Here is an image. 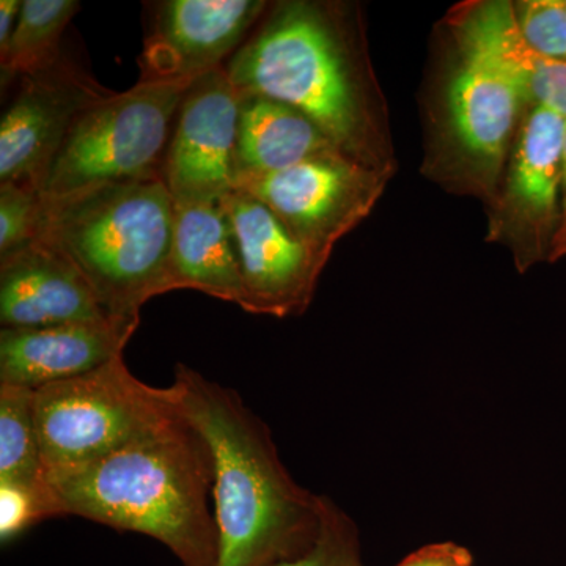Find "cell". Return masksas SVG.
<instances>
[{
    "label": "cell",
    "mask_w": 566,
    "mask_h": 566,
    "mask_svg": "<svg viewBox=\"0 0 566 566\" xmlns=\"http://www.w3.org/2000/svg\"><path fill=\"white\" fill-rule=\"evenodd\" d=\"M44 482L59 516L150 536L181 566H218L214 461L180 400L125 444Z\"/></svg>",
    "instance_id": "cell-1"
},
{
    "label": "cell",
    "mask_w": 566,
    "mask_h": 566,
    "mask_svg": "<svg viewBox=\"0 0 566 566\" xmlns=\"http://www.w3.org/2000/svg\"><path fill=\"white\" fill-rule=\"evenodd\" d=\"M172 386L211 447L218 566H271L314 545L324 497L290 475L263 420L233 389L186 365Z\"/></svg>",
    "instance_id": "cell-2"
},
{
    "label": "cell",
    "mask_w": 566,
    "mask_h": 566,
    "mask_svg": "<svg viewBox=\"0 0 566 566\" xmlns=\"http://www.w3.org/2000/svg\"><path fill=\"white\" fill-rule=\"evenodd\" d=\"M175 202L163 175L44 199L36 240L69 260L104 311L140 323V308L170 292Z\"/></svg>",
    "instance_id": "cell-3"
},
{
    "label": "cell",
    "mask_w": 566,
    "mask_h": 566,
    "mask_svg": "<svg viewBox=\"0 0 566 566\" xmlns=\"http://www.w3.org/2000/svg\"><path fill=\"white\" fill-rule=\"evenodd\" d=\"M223 70L238 92L303 112L349 158L374 166L359 70L333 7L275 3Z\"/></svg>",
    "instance_id": "cell-4"
},
{
    "label": "cell",
    "mask_w": 566,
    "mask_h": 566,
    "mask_svg": "<svg viewBox=\"0 0 566 566\" xmlns=\"http://www.w3.org/2000/svg\"><path fill=\"white\" fill-rule=\"evenodd\" d=\"M193 81H139L82 112L41 178V197L163 175L170 129Z\"/></svg>",
    "instance_id": "cell-5"
},
{
    "label": "cell",
    "mask_w": 566,
    "mask_h": 566,
    "mask_svg": "<svg viewBox=\"0 0 566 566\" xmlns=\"http://www.w3.org/2000/svg\"><path fill=\"white\" fill-rule=\"evenodd\" d=\"M177 405L174 386L145 385L123 356L33 390L44 476L98 460Z\"/></svg>",
    "instance_id": "cell-6"
},
{
    "label": "cell",
    "mask_w": 566,
    "mask_h": 566,
    "mask_svg": "<svg viewBox=\"0 0 566 566\" xmlns=\"http://www.w3.org/2000/svg\"><path fill=\"white\" fill-rule=\"evenodd\" d=\"M566 117L534 106L521 122L488 241L506 245L520 273L549 262L562 223Z\"/></svg>",
    "instance_id": "cell-7"
},
{
    "label": "cell",
    "mask_w": 566,
    "mask_h": 566,
    "mask_svg": "<svg viewBox=\"0 0 566 566\" xmlns=\"http://www.w3.org/2000/svg\"><path fill=\"white\" fill-rule=\"evenodd\" d=\"M385 182L370 164L334 155L237 178L234 189L266 205L294 237L329 260L337 241L374 210Z\"/></svg>",
    "instance_id": "cell-8"
},
{
    "label": "cell",
    "mask_w": 566,
    "mask_h": 566,
    "mask_svg": "<svg viewBox=\"0 0 566 566\" xmlns=\"http://www.w3.org/2000/svg\"><path fill=\"white\" fill-rule=\"evenodd\" d=\"M222 207L243 281L244 312L275 318L304 314L327 260L255 197L233 189Z\"/></svg>",
    "instance_id": "cell-9"
},
{
    "label": "cell",
    "mask_w": 566,
    "mask_h": 566,
    "mask_svg": "<svg viewBox=\"0 0 566 566\" xmlns=\"http://www.w3.org/2000/svg\"><path fill=\"white\" fill-rule=\"evenodd\" d=\"M240 93L223 66L189 85L163 163L175 203L214 202L234 189Z\"/></svg>",
    "instance_id": "cell-10"
},
{
    "label": "cell",
    "mask_w": 566,
    "mask_h": 566,
    "mask_svg": "<svg viewBox=\"0 0 566 566\" xmlns=\"http://www.w3.org/2000/svg\"><path fill=\"white\" fill-rule=\"evenodd\" d=\"M20 82L0 122V185L24 182L39 189L82 112L112 92L65 55L50 69Z\"/></svg>",
    "instance_id": "cell-11"
},
{
    "label": "cell",
    "mask_w": 566,
    "mask_h": 566,
    "mask_svg": "<svg viewBox=\"0 0 566 566\" xmlns=\"http://www.w3.org/2000/svg\"><path fill=\"white\" fill-rule=\"evenodd\" d=\"M460 48L447 88V126L461 166L474 185L494 196L497 178L520 129L523 93L479 52Z\"/></svg>",
    "instance_id": "cell-12"
},
{
    "label": "cell",
    "mask_w": 566,
    "mask_h": 566,
    "mask_svg": "<svg viewBox=\"0 0 566 566\" xmlns=\"http://www.w3.org/2000/svg\"><path fill=\"white\" fill-rule=\"evenodd\" d=\"M268 6L263 0L159 2L140 55V81L197 80L221 69Z\"/></svg>",
    "instance_id": "cell-13"
},
{
    "label": "cell",
    "mask_w": 566,
    "mask_h": 566,
    "mask_svg": "<svg viewBox=\"0 0 566 566\" xmlns=\"http://www.w3.org/2000/svg\"><path fill=\"white\" fill-rule=\"evenodd\" d=\"M107 319L114 318L80 271L41 241L0 256L2 329Z\"/></svg>",
    "instance_id": "cell-14"
},
{
    "label": "cell",
    "mask_w": 566,
    "mask_h": 566,
    "mask_svg": "<svg viewBox=\"0 0 566 566\" xmlns=\"http://www.w3.org/2000/svg\"><path fill=\"white\" fill-rule=\"evenodd\" d=\"M137 324L70 323L0 333V385L36 390L91 374L123 356Z\"/></svg>",
    "instance_id": "cell-15"
},
{
    "label": "cell",
    "mask_w": 566,
    "mask_h": 566,
    "mask_svg": "<svg viewBox=\"0 0 566 566\" xmlns=\"http://www.w3.org/2000/svg\"><path fill=\"white\" fill-rule=\"evenodd\" d=\"M458 44L479 52L504 71L527 104L566 117V63L535 51L516 24L513 3L474 2L453 18Z\"/></svg>",
    "instance_id": "cell-16"
},
{
    "label": "cell",
    "mask_w": 566,
    "mask_h": 566,
    "mask_svg": "<svg viewBox=\"0 0 566 566\" xmlns=\"http://www.w3.org/2000/svg\"><path fill=\"white\" fill-rule=\"evenodd\" d=\"M334 155L346 153L303 112L266 96L240 93L234 180Z\"/></svg>",
    "instance_id": "cell-17"
},
{
    "label": "cell",
    "mask_w": 566,
    "mask_h": 566,
    "mask_svg": "<svg viewBox=\"0 0 566 566\" xmlns=\"http://www.w3.org/2000/svg\"><path fill=\"white\" fill-rule=\"evenodd\" d=\"M174 290H197L244 311V286L222 199L175 203L170 292Z\"/></svg>",
    "instance_id": "cell-18"
},
{
    "label": "cell",
    "mask_w": 566,
    "mask_h": 566,
    "mask_svg": "<svg viewBox=\"0 0 566 566\" xmlns=\"http://www.w3.org/2000/svg\"><path fill=\"white\" fill-rule=\"evenodd\" d=\"M80 10L76 0H22L17 29L9 48L0 54L2 84L40 73L61 61L63 32Z\"/></svg>",
    "instance_id": "cell-19"
},
{
    "label": "cell",
    "mask_w": 566,
    "mask_h": 566,
    "mask_svg": "<svg viewBox=\"0 0 566 566\" xmlns=\"http://www.w3.org/2000/svg\"><path fill=\"white\" fill-rule=\"evenodd\" d=\"M0 482L44 488L33 390L0 385Z\"/></svg>",
    "instance_id": "cell-20"
},
{
    "label": "cell",
    "mask_w": 566,
    "mask_h": 566,
    "mask_svg": "<svg viewBox=\"0 0 566 566\" xmlns=\"http://www.w3.org/2000/svg\"><path fill=\"white\" fill-rule=\"evenodd\" d=\"M271 566H364L359 531L344 510L324 497L322 528L314 545Z\"/></svg>",
    "instance_id": "cell-21"
},
{
    "label": "cell",
    "mask_w": 566,
    "mask_h": 566,
    "mask_svg": "<svg viewBox=\"0 0 566 566\" xmlns=\"http://www.w3.org/2000/svg\"><path fill=\"white\" fill-rule=\"evenodd\" d=\"M43 197L24 182L0 185V256L33 243L39 237Z\"/></svg>",
    "instance_id": "cell-22"
},
{
    "label": "cell",
    "mask_w": 566,
    "mask_h": 566,
    "mask_svg": "<svg viewBox=\"0 0 566 566\" xmlns=\"http://www.w3.org/2000/svg\"><path fill=\"white\" fill-rule=\"evenodd\" d=\"M513 9L527 43L545 57L566 63V0H521Z\"/></svg>",
    "instance_id": "cell-23"
},
{
    "label": "cell",
    "mask_w": 566,
    "mask_h": 566,
    "mask_svg": "<svg viewBox=\"0 0 566 566\" xmlns=\"http://www.w3.org/2000/svg\"><path fill=\"white\" fill-rule=\"evenodd\" d=\"M54 499L50 488H31L0 482V542L17 539L41 521L55 517Z\"/></svg>",
    "instance_id": "cell-24"
},
{
    "label": "cell",
    "mask_w": 566,
    "mask_h": 566,
    "mask_svg": "<svg viewBox=\"0 0 566 566\" xmlns=\"http://www.w3.org/2000/svg\"><path fill=\"white\" fill-rule=\"evenodd\" d=\"M395 566H475L474 557L457 543H434L420 547Z\"/></svg>",
    "instance_id": "cell-25"
},
{
    "label": "cell",
    "mask_w": 566,
    "mask_h": 566,
    "mask_svg": "<svg viewBox=\"0 0 566 566\" xmlns=\"http://www.w3.org/2000/svg\"><path fill=\"white\" fill-rule=\"evenodd\" d=\"M22 9V0H2L0 2V54L9 48L11 36L17 29Z\"/></svg>",
    "instance_id": "cell-26"
},
{
    "label": "cell",
    "mask_w": 566,
    "mask_h": 566,
    "mask_svg": "<svg viewBox=\"0 0 566 566\" xmlns=\"http://www.w3.org/2000/svg\"><path fill=\"white\" fill-rule=\"evenodd\" d=\"M565 174H564V196H562V223L560 229L554 241L553 252H551L549 263L566 259V136H565Z\"/></svg>",
    "instance_id": "cell-27"
}]
</instances>
